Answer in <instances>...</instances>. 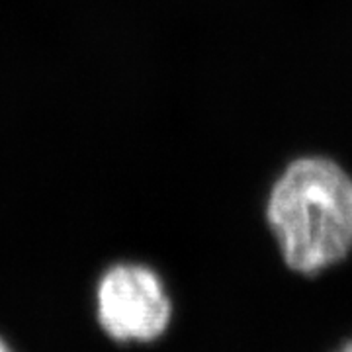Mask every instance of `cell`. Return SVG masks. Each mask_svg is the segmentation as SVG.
<instances>
[{"mask_svg":"<svg viewBox=\"0 0 352 352\" xmlns=\"http://www.w3.org/2000/svg\"><path fill=\"white\" fill-rule=\"evenodd\" d=\"M266 221L286 270L325 274L352 252V178L329 159L294 161L272 186Z\"/></svg>","mask_w":352,"mask_h":352,"instance_id":"6da1fadb","label":"cell"},{"mask_svg":"<svg viewBox=\"0 0 352 352\" xmlns=\"http://www.w3.org/2000/svg\"><path fill=\"white\" fill-rule=\"evenodd\" d=\"M96 314L104 333L122 344H153L173 327L175 302L149 264L116 263L96 286Z\"/></svg>","mask_w":352,"mask_h":352,"instance_id":"7a4b0ae2","label":"cell"},{"mask_svg":"<svg viewBox=\"0 0 352 352\" xmlns=\"http://www.w3.org/2000/svg\"><path fill=\"white\" fill-rule=\"evenodd\" d=\"M333 352H352V337L351 339H346L342 344H340L339 349H335Z\"/></svg>","mask_w":352,"mask_h":352,"instance_id":"3957f363","label":"cell"},{"mask_svg":"<svg viewBox=\"0 0 352 352\" xmlns=\"http://www.w3.org/2000/svg\"><path fill=\"white\" fill-rule=\"evenodd\" d=\"M0 352H12V349H10L2 339H0Z\"/></svg>","mask_w":352,"mask_h":352,"instance_id":"277c9868","label":"cell"}]
</instances>
